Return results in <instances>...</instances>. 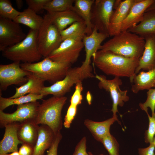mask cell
<instances>
[{
	"label": "cell",
	"mask_w": 155,
	"mask_h": 155,
	"mask_svg": "<svg viewBox=\"0 0 155 155\" xmlns=\"http://www.w3.org/2000/svg\"><path fill=\"white\" fill-rule=\"evenodd\" d=\"M75 0H49L44 7L49 13L61 12L71 10Z\"/></svg>",
	"instance_id": "obj_30"
},
{
	"label": "cell",
	"mask_w": 155,
	"mask_h": 155,
	"mask_svg": "<svg viewBox=\"0 0 155 155\" xmlns=\"http://www.w3.org/2000/svg\"><path fill=\"white\" fill-rule=\"evenodd\" d=\"M144 38L145 40L144 49L139 59L135 74L142 70L148 71L155 68V34L147 35Z\"/></svg>",
	"instance_id": "obj_17"
},
{
	"label": "cell",
	"mask_w": 155,
	"mask_h": 155,
	"mask_svg": "<svg viewBox=\"0 0 155 155\" xmlns=\"http://www.w3.org/2000/svg\"><path fill=\"white\" fill-rule=\"evenodd\" d=\"M71 66L53 61L48 57L37 62L20 63L21 67L24 70L52 84L63 79Z\"/></svg>",
	"instance_id": "obj_5"
},
{
	"label": "cell",
	"mask_w": 155,
	"mask_h": 155,
	"mask_svg": "<svg viewBox=\"0 0 155 155\" xmlns=\"http://www.w3.org/2000/svg\"><path fill=\"white\" fill-rule=\"evenodd\" d=\"M39 126L34 121H29L20 123L17 134L19 140L22 143L34 146L37 140Z\"/></svg>",
	"instance_id": "obj_22"
},
{
	"label": "cell",
	"mask_w": 155,
	"mask_h": 155,
	"mask_svg": "<svg viewBox=\"0 0 155 155\" xmlns=\"http://www.w3.org/2000/svg\"><path fill=\"white\" fill-rule=\"evenodd\" d=\"M94 1V0H75L71 9L85 22L87 35H90L93 30L91 22V10Z\"/></svg>",
	"instance_id": "obj_24"
},
{
	"label": "cell",
	"mask_w": 155,
	"mask_h": 155,
	"mask_svg": "<svg viewBox=\"0 0 155 155\" xmlns=\"http://www.w3.org/2000/svg\"><path fill=\"white\" fill-rule=\"evenodd\" d=\"M88 153L89 154V155H94L93 154H92V153L91 152H88ZM99 155H108V154L104 155L103 154H99Z\"/></svg>",
	"instance_id": "obj_45"
},
{
	"label": "cell",
	"mask_w": 155,
	"mask_h": 155,
	"mask_svg": "<svg viewBox=\"0 0 155 155\" xmlns=\"http://www.w3.org/2000/svg\"><path fill=\"white\" fill-rule=\"evenodd\" d=\"M16 2L18 8L21 9L23 5V1L22 0H16Z\"/></svg>",
	"instance_id": "obj_42"
},
{
	"label": "cell",
	"mask_w": 155,
	"mask_h": 155,
	"mask_svg": "<svg viewBox=\"0 0 155 155\" xmlns=\"http://www.w3.org/2000/svg\"><path fill=\"white\" fill-rule=\"evenodd\" d=\"M49 0H26V2L30 8L37 14L42 12L46 4Z\"/></svg>",
	"instance_id": "obj_36"
},
{
	"label": "cell",
	"mask_w": 155,
	"mask_h": 155,
	"mask_svg": "<svg viewBox=\"0 0 155 155\" xmlns=\"http://www.w3.org/2000/svg\"><path fill=\"white\" fill-rule=\"evenodd\" d=\"M19 24L0 17V51L22 41L26 37Z\"/></svg>",
	"instance_id": "obj_12"
},
{
	"label": "cell",
	"mask_w": 155,
	"mask_h": 155,
	"mask_svg": "<svg viewBox=\"0 0 155 155\" xmlns=\"http://www.w3.org/2000/svg\"><path fill=\"white\" fill-rule=\"evenodd\" d=\"M108 35L99 32L93 28L91 33L89 35H85L82 39L85 47L86 57L82 65L86 67L90 65L91 59L94 54L100 49L102 42L107 37Z\"/></svg>",
	"instance_id": "obj_14"
},
{
	"label": "cell",
	"mask_w": 155,
	"mask_h": 155,
	"mask_svg": "<svg viewBox=\"0 0 155 155\" xmlns=\"http://www.w3.org/2000/svg\"><path fill=\"white\" fill-rule=\"evenodd\" d=\"M21 12L15 9L9 0H0V17L14 21Z\"/></svg>",
	"instance_id": "obj_31"
},
{
	"label": "cell",
	"mask_w": 155,
	"mask_h": 155,
	"mask_svg": "<svg viewBox=\"0 0 155 155\" xmlns=\"http://www.w3.org/2000/svg\"><path fill=\"white\" fill-rule=\"evenodd\" d=\"M20 124L14 122L6 125L3 139L0 142V155L18 151V146L22 143L19 139L17 131Z\"/></svg>",
	"instance_id": "obj_16"
},
{
	"label": "cell",
	"mask_w": 155,
	"mask_h": 155,
	"mask_svg": "<svg viewBox=\"0 0 155 155\" xmlns=\"http://www.w3.org/2000/svg\"><path fill=\"white\" fill-rule=\"evenodd\" d=\"M92 68L91 65L84 67H71L69 69L65 77L51 85L44 86L42 89L40 94L44 96L49 94L60 97L64 96L69 92L74 84L85 79L93 77Z\"/></svg>",
	"instance_id": "obj_6"
},
{
	"label": "cell",
	"mask_w": 155,
	"mask_h": 155,
	"mask_svg": "<svg viewBox=\"0 0 155 155\" xmlns=\"http://www.w3.org/2000/svg\"><path fill=\"white\" fill-rule=\"evenodd\" d=\"M38 31L30 29L22 41L2 51L3 56L13 62L33 63L39 61L42 57L38 47Z\"/></svg>",
	"instance_id": "obj_3"
},
{
	"label": "cell",
	"mask_w": 155,
	"mask_h": 155,
	"mask_svg": "<svg viewBox=\"0 0 155 155\" xmlns=\"http://www.w3.org/2000/svg\"><path fill=\"white\" fill-rule=\"evenodd\" d=\"M77 110V106L70 105L65 116L63 124L65 128H69L70 127L71 123L76 115Z\"/></svg>",
	"instance_id": "obj_37"
},
{
	"label": "cell",
	"mask_w": 155,
	"mask_h": 155,
	"mask_svg": "<svg viewBox=\"0 0 155 155\" xmlns=\"http://www.w3.org/2000/svg\"><path fill=\"white\" fill-rule=\"evenodd\" d=\"M43 22L38 31V50L44 58L57 49L63 41L60 31L53 23L50 14H45Z\"/></svg>",
	"instance_id": "obj_7"
},
{
	"label": "cell",
	"mask_w": 155,
	"mask_h": 155,
	"mask_svg": "<svg viewBox=\"0 0 155 155\" xmlns=\"http://www.w3.org/2000/svg\"><path fill=\"white\" fill-rule=\"evenodd\" d=\"M147 98L143 103H140L139 106L140 108L148 113V108H150L152 112V116L155 115V88L148 90L147 92Z\"/></svg>",
	"instance_id": "obj_33"
},
{
	"label": "cell",
	"mask_w": 155,
	"mask_h": 155,
	"mask_svg": "<svg viewBox=\"0 0 155 155\" xmlns=\"http://www.w3.org/2000/svg\"><path fill=\"white\" fill-rule=\"evenodd\" d=\"M127 31L144 38L148 35L155 34V9L145 12L140 23Z\"/></svg>",
	"instance_id": "obj_23"
},
{
	"label": "cell",
	"mask_w": 155,
	"mask_h": 155,
	"mask_svg": "<svg viewBox=\"0 0 155 155\" xmlns=\"http://www.w3.org/2000/svg\"><path fill=\"white\" fill-rule=\"evenodd\" d=\"M155 146L152 143L145 148H139L138 149V155H155Z\"/></svg>",
	"instance_id": "obj_41"
},
{
	"label": "cell",
	"mask_w": 155,
	"mask_h": 155,
	"mask_svg": "<svg viewBox=\"0 0 155 155\" xmlns=\"http://www.w3.org/2000/svg\"><path fill=\"white\" fill-rule=\"evenodd\" d=\"M27 82L19 87H16L15 93L10 98H16L29 94H40L41 91L44 86L45 81L31 72L27 75Z\"/></svg>",
	"instance_id": "obj_20"
},
{
	"label": "cell",
	"mask_w": 155,
	"mask_h": 155,
	"mask_svg": "<svg viewBox=\"0 0 155 155\" xmlns=\"http://www.w3.org/2000/svg\"><path fill=\"white\" fill-rule=\"evenodd\" d=\"M131 90L135 94L140 91L155 88V68L146 72H140L134 76Z\"/></svg>",
	"instance_id": "obj_25"
},
{
	"label": "cell",
	"mask_w": 155,
	"mask_h": 155,
	"mask_svg": "<svg viewBox=\"0 0 155 155\" xmlns=\"http://www.w3.org/2000/svg\"><path fill=\"white\" fill-rule=\"evenodd\" d=\"M75 85V91L70 100V104L77 106L82 103L83 98L81 93L83 87L82 82H79Z\"/></svg>",
	"instance_id": "obj_35"
},
{
	"label": "cell",
	"mask_w": 155,
	"mask_h": 155,
	"mask_svg": "<svg viewBox=\"0 0 155 155\" xmlns=\"http://www.w3.org/2000/svg\"><path fill=\"white\" fill-rule=\"evenodd\" d=\"M149 120L148 129L144 134V141L146 143H152L155 135V115L151 116L148 113H147Z\"/></svg>",
	"instance_id": "obj_34"
},
{
	"label": "cell",
	"mask_w": 155,
	"mask_h": 155,
	"mask_svg": "<svg viewBox=\"0 0 155 155\" xmlns=\"http://www.w3.org/2000/svg\"><path fill=\"white\" fill-rule=\"evenodd\" d=\"M1 155H20L18 151L14 152L10 154L6 153Z\"/></svg>",
	"instance_id": "obj_44"
},
{
	"label": "cell",
	"mask_w": 155,
	"mask_h": 155,
	"mask_svg": "<svg viewBox=\"0 0 155 155\" xmlns=\"http://www.w3.org/2000/svg\"><path fill=\"white\" fill-rule=\"evenodd\" d=\"M67 98L53 96L45 100L39 106L35 122L37 125L49 126L55 134L60 131L63 125L61 112Z\"/></svg>",
	"instance_id": "obj_4"
},
{
	"label": "cell",
	"mask_w": 155,
	"mask_h": 155,
	"mask_svg": "<svg viewBox=\"0 0 155 155\" xmlns=\"http://www.w3.org/2000/svg\"><path fill=\"white\" fill-rule=\"evenodd\" d=\"M56 134L46 125L39 126L38 138L34 147L33 155H44L46 150L51 146Z\"/></svg>",
	"instance_id": "obj_21"
},
{
	"label": "cell",
	"mask_w": 155,
	"mask_h": 155,
	"mask_svg": "<svg viewBox=\"0 0 155 155\" xmlns=\"http://www.w3.org/2000/svg\"><path fill=\"white\" fill-rule=\"evenodd\" d=\"M119 122L117 117H112L102 121H96L88 119H85L84 124L89 130L94 138L101 142L103 139L111 133V126L115 121Z\"/></svg>",
	"instance_id": "obj_19"
},
{
	"label": "cell",
	"mask_w": 155,
	"mask_h": 155,
	"mask_svg": "<svg viewBox=\"0 0 155 155\" xmlns=\"http://www.w3.org/2000/svg\"><path fill=\"white\" fill-rule=\"evenodd\" d=\"M95 77L99 81L98 84L99 88L109 93L113 101L111 109L113 116L117 117L118 106L122 107L124 102L129 100L127 95V90H122L120 88V86L122 84L121 80L117 77H115L111 80L107 79L105 76L102 75H96Z\"/></svg>",
	"instance_id": "obj_9"
},
{
	"label": "cell",
	"mask_w": 155,
	"mask_h": 155,
	"mask_svg": "<svg viewBox=\"0 0 155 155\" xmlns=\"http://www.w3.org/2000/svg\"><path fill=\"white\" fill-rule=\"evenodd\" d=\"M87 139L83 137L76 145L73 155H89L86 151Z\"/></svg>",
	"instance_id": "obj_38"
},
{
	"label": "cell",
	"mask_w": 155,
	"mask_h": 155,
	"mask_svg": "<svg viewBox=\"0 0 155 155\" xmlns=\"http://www.w3.org/2000/svg\"><path fill=\"white\" fill-rule=\"evenodd\" d=\"M153 9H155V0L154 2L147 9L145 12Z\"/></svg>",
	"instance_id": "obj_43"
},
{
	"label": "cell",
	"mask_w": 155,
	"mask_h": 155,
	"mask_svg": "<svg viewBox=\"0 0 155 155\" xmlns=\"http://www.w3.org/2000/svg\"><path fill=\"white\" fill-rule=\"evenodd\" d=\"M115 0H96L91 10V22L93 28L109 36V26Z\"/></svg>",
	"instance_id": "obj_10"
},
{
	"label": "cell",
	"mask_w": 155,
	"mask_h": 155,
	"mask_svg": "<svg viewBox=\"0 0 155 155\" xmlns=\"http://www.w3.org/2000/svg\"><path fill=\"white\" fill-rule=\"evenodd\" d=\"M44 96L41 94H32L15 98H4L0 96V111L3 110L7 107L12 105H17L34 102L41 99Z\"/></svg>",
	"instance_id": "obj_28"
},
{
	"label": "cell",
	"mask_w": 155,
	"mask_h": 155,
	"mask_svg": "<svg viewBox=\"0 0 155 155\" xmlns=\"http://www.w3.org/2000/svg\"><path fill=\"white\" fill-rule=\"evenodd\" d=\"M137 0L122 1L118 7L113 10L109 26V36H114L120 32L122 24L128 14L133 5Z\"/></svg>",
	"instance_id": "obj_15"
},
{
	"label": "cell",
	"mask_w": 155,
	"mask_h": 155,
	"mask_svg": "<svg viewBox=\"0 0 155 155\" xmlns=\"http://www.w3.org/2000/svg\"><path fill=\"white\" fill-rule=\"evenodd\" d=\"M84 47L82 38L67 39L48 57L54 61L71 65L77 61Z\"/></svg>",
	"instance_id": "obj_8"
},
{
	"label": "cell",
	"mask_w": 155,
	"mask_h": 155,
	"mask_svg": "<svg viewBox=\"0 0 155 155\" xmlns=\"http://www.w3.org/2000/svg\"><path fill=\"white\" fill-rule=\"evenodd\" d=\"M63 41L69 38L83 39L86 34V26L84 21L75 22L60 32Z\"/></svg>",
	"instance_id": "obj_29"
},
{
	"label": "cell",
	"mask_w": 155,
	"mask_h": 155,
	"mask_svg": "<svg viewBox=\"0 0 155 155\" xmlns=\"http://www.w3.org/2000/svg\"><path fill=\"white\" fill-rule=\"evenodd\" d=\"M62 138L60 131L57 132L51 146L47 151V155H58V146Z\"/></svg>",
	"instance_id": "obj_39"
},
{
	"label": "cell",
	"mask_w": 155,
	"mask_h": 155,
	"mask_svg": "<svg viewBox=\"0 0 155 155\" xmlns=\"http://www.w3.org/2000/svg\"><path fill=\"white\" fill-rule=\"evenodd\" d=\"M39 102L36 101L17 106L16 110L12 113H6L0 111V126L4 127L7 125L14 122L20 123L34 121Z\"/></svg>",
	"instance_id": "obj_13"
},
{
	"label": "cell",
	"mask_w": 155,
	"mask_h": 155,
	"mask_svg": "<svg viewBox=\"0 0 155 155\" xmlns=\"http://www.w3.org/2000/svg\"><path fill=\"white\" fill-rule=\"evenodd\" d=\"M109 155H119V145L116 138L111 133L104 137L101 142Z\"/></svg>",
	"instance_id": "obj_32"
},
{
	"label": "cell",
	"mask_w": 155,
	"mask_h": 155,
	"mask_svg": "<svg viewBox=\"0 0 155 155\" xmlns=\"http://www.w3.org/2000/svg\"><path fill=\"white\" fill-rule=\"evenodd\" d=\"M92 58L94 64L106 75L129 78L133 82L139 59L127 58L102 50L94 54Z\"/></svg>",
	"instance_id": "obj_1"
},
{
	"label": "cell",
	"mask_w": 155,
	"mask_h": 155,
	"mask_svg": "<svg viewBox=\"0 0 155 155\" xmlns=\"http://www.w3.org/2000/svg\"><path fill=\"white\" fill-rule=\"evenodd\" d=\"M152 143L155 146V135L154 137Z\"/></svg>",
	"instance_id": "obj_46"
},
{
	"label": "cell",
	"mask_w": 155,
	"mask_h": 155,
	"mask_svg": "<svg viewBox=\"0 0 155 155\" xmlns=\"http://www.w3.org/2000/svg\"><path fill=\"white\" fill-rule=\"evenodd\" d=\"M30 72L23 69L20 62L0 65V91L6 90L12 85L22 86L28 81L27 75Z\"/></svg>",
	"instance_id": "obj_11"
},
{
	"label": "cell",
	"mask_w": 155,
	"mask_h": 155,
	"mask_svg": "<svg viewBox=\"0 0 155 155\" xmlns=\"http://www.w3.org/2000/svg\"><path fill=\"white\" fill-rule=\"evenodd\" d=\"M155 0H137L132 6L123 21L120 32L127 31L137 25L141 20L146 10Z\"/></svg>",
	"instance_id": "obj_18"
},
{
	"label": "cell",
	"mask_w": 155,
	"mask_h": 155,
	"mask_svg": "<svg viewBox=\"0 0 155 155\" xmlns=\"http://www.w3.org/2000/svg\"><path fill=\"white\" fill-rule=\"evenodd\" d=\"M43 20V17L28 7L21 12L14 21L19 24L24 25L29 27L30 29L38 31Z\"/></svg>",
	"instance_id": "obj_27"
},
{
	"label": "cell",
	"mask_w": 155,
	"mask_h": 155,
	"mask_svg": "<svg viewBox=\"0 0 155 155\" xmlns=\"http://www.w3.org/2000/svg\"><path fill=\"white\" fill-rule=\"evenodd\" d=\"M48 13L51 15L53 23L60 32L75 22L84 21L71 9L61 12Z\"/></svg>",
	"instance_id": "obj_26"
},
{
	"label": "cell",
	"mask_w": 155,
	"mask_h": 155,
	"mask_svg": "<svg viewBox=\"0 0 155 155\" xmlns=\"http://www.w3.org/2000/svg\"><path fill=\"white\" fill-rule=\"evenodd\" d=\"M34 147L29 144L23 143L19 149L18 152L20 155H33Z\"/></svg>",
	"instance_id": "obj_40"
},
{
	"label": "cell",
	"mask_w": 155,
	"mask_h": 155,
	"mask_svg": "<svg viewBox=\"0 0 155 155\" xmlns=\"http://www.w3.org/2000/svg\"><path fill=\"white\" fill-rule=\"evenodd\" d=\"M145 44L143 37L125 31L120 32L102 45L100 50L110 51L127 58L139 59L143 54Z\"/></svg>",
	"instance_id": "obj_2"
}]
</instances>
